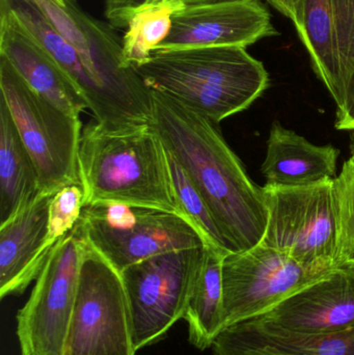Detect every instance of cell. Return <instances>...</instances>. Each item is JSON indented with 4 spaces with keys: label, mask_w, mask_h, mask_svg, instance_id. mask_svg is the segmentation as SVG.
Here are the masks:
<instances>
[{
    "label": "cell",
    "mask_w": 354,
    "mask_h": 355,
    "mask_svg": "<svg viewBox=\"0 0 354 355\" xmlns=\"http://www.w3.org/2000/svg\"><path fill=\"white\" fill-rule=\"evenodd\" d=\"M151 93L152 127L205 198L231 252L259 245L268 221L262 187L251 181L218 123L163 94Z\"/></svg>",
    "instance_id": "cell-1"
},
{
    "label": "cell",
    "mask_w": 354,
    "mask_h": 355,
    "mask_svg": "<svg viewBox=\"0 0 354 355\" xmlns=\"http://www.w3.org/2000/svg\"><path fill=\"white\" fill-rule=\"evenodd\" d=\"M33 1L76 50L78 64L70 80L96 122L109 130L151 124V91L125 62L122 40L114 27L87 14L75 0L64 6L53 0Z\"/></svg>",
    "instance_id": "cell-2"
},
{
    "label": "cell",
    "mask_w": 354,
    "mask_h": 355,
    "mask_svg": "<svg viewBox=\"0 0 354 355\" xmlns=\"http://www.w3.org/2000/svg\"><path fill=\"white\" fill-rule=\"evenodd\" d=\"M78 168L85 206L122 202L181 215L168 151L151 124L109 130L89 123L81 135Z\"/></svg>",
    "instance_id": "cell-3"
},
{
    "label": "cell",
    "mask_w": 354,
    "mask_h": 355,
    "mask_svg": "<svg viewBox=\"0 0 354 355\" xmlns=\"http://www.w3.org/2000/svg\"><path fill=\"white\" fill-rule=\"evenodd\" d=\"M132 67L148 89L218 124L247 110L269 87L263 62L236 46L155 50Z\"/></svg>",
    "instance_id": "cell-4"
},
{
    "label": "cell",
    "mask_w": 354,
    "mask_h": 355,
    "mask_svg": "<svg viewBox=\"0 0 354 355\" xmlns=\"http://www.w3.org/2000/svg\"><path fill=\"white\" fill-rule=\"evenodd\" d=\"M0 91L39 175V191L52 196L62 188L80 185V118L33 91L0 56Z\"/></svg>",
    "instance_id": "cell-5"
},
{
    "label": "cell",
    "mask_w": 354,
    "mask_h": 355,
    "mask_svg": "<svg viewBox=\"0 0 354 355\" xmlns=\"http://www.w3.org/2000/svg\"><path fill=\"white\" fill-rule=\"evenodd\" d=\"M75 231L120 273L157 254L205 246L181 215L122 202L85 206Z\"/></svg>",
    "instance_id": "cell-6"
},
{
    "label": "cell",
    "mask_w": 354,
    "mask_h": 355,
    "mask_svg": "<svg viewBox=\"0 0 354 355\" xmlns=\"http://www.w3.org/2000/svg\"><path fill=\"white\" fill-rule=\"evenodd\" d=\"M268 209L261 244L280 250L309 270L336 268L338 214L334 179L299 187H262Z\"/></svg>",
    "instance_id": "cell-7"
},
{
    "label": "cell",
    "mask_w": 354,
    "mask_h": 355,
    "mask_svg": "<svg viewBox=\"0 0 354 355\" xmlns=\"http://www.w3.org/2000/svg\"><path fill=\"white\" fill-rule=\"evenodd\" d=\"M135 352L121 273L85 241L76 302L62 355Z\"/></svg>",
    "instance_id": "cell-8"
},
{
    "label": "cell",
    "mask_w": 354,
    "mask_h": 355,
    "mask_svg": "<svg viewBox=\"0 0 354 355\" xmlns=\"http://www.w3.org/2000/svg\"><path fill=\"white\" fill-rule=\"evenodd\" d=\"M204 248L164 252L121 272L136 352L159 341L183 318Z\"/></svg>",
    "instance_id": "cell-9"
},
{
    "label": "cell",
    "mask_w": 354,
    "mask_h": 355,
    "mask_svg": "<svg viewBox=\"0 0 354 355\" xmlns=\"http://www.w3.org/2000/svg\"><path fill=\"white\" fill-rule=\"evenodd\" d=\"M83 246L74 229L52 248L28 300L17 314L21 354H62L78 292Z\"/></svg>",
    "instance_id": "cell-10"
},
{
    "label": "cell",
    "mask_w": 354,
    "mask_h": 355,
    "mask_svg": "<svg viewBox=\"0 0 354 355\" xmlns=\"http://www.w3.org/2000/svg\"><path fill=\"white\" fill-rule=\"evenodd\" d=\"M326 275L261 243L229 252L222 261V331L266 314Z\"/></svg>",
    "instance_id": "cell-11"
},
{
    "label": "cell",
    "mask_w": 354,
    "mask_h": 355,
    "mask_svg": "<svg viewBox=\"0 0 354 355\" xmlns=\"http://www.w3.org/2000/svg\"><path fill=\"white\" fill-rule=\"evenodd\" d=\"M278 35L260 0H227L174 12L170 35L156 50L245 47Z\"/></svg>",
    "instance_id": "cell-12"
},
{
    "label": "cell",
    "mask_w": 354,
    "mask_h": 355,
    "mask_svg": "<svg viewBox=\"0 0 354 355\" xmlns=\"http://www.w3.org/2000/svg\"><path fill=\"white\" fill-rule=\"evenodd\" d=\"M299 37L340 107L354 76V0H306Z\"/></svg>",
    "instance_id": "cell-13"
},
{
    "label": "cell",
    "mask_w": 354,
    "mask_h": 355,
    "mask_svg": "<svg viewBox=\"0 0 354 355\" xmlns=\"http://www.w3.org/2000/svg\"><path fill=\"white\" fill-rule=\"evenodd\" d=\"M257 318L301 335L354 329V270L334 269Z\"/></svg>",
    "instance_id": "cell-14"
},
{
    "label": "cell",
    "mask_w": 354,
    "mask_h": 355,
    "mask_svg": "<svg viewBox=\"0 0 354 355\" xmlns=\"http://www.w3.org/2000/svg\"><path fill=\"white\" fill-rule=\"evenodd\" d=\"M50 200L39 192L0 225V297L22 293L39 277L55 246L48 242Z\"/></svg>",
    "instance_id": "cell-15"
},
{
    "label": "cell",
    "mask_w": 354,
    "mask_h": 355,
    "mask_svg": "<svg viewBox=\"0 0 354 355\" xmlns=\"http://www.w3.org/2000/svg\"><path fill=\"white\" fill-rule=\"evenodd\" d=\"M0 56L39 96L72 116L87 106L78 89L43 46L0 3Z\"/></svg>",
    "instance_id": "cell-16"
},
{
    "label": "cell",
    "mask_w": 354,
    "mask_h": 355,
    "mask_svg": "<svg viewBox=\"0 0 354 355\" xmlns=\"http://www.w3.org/2000/svg\"><path fill=\"white\" fill-rule=\"evenodd\" d=\"M212 347L215 355H354V329L301 335L254 318L224 329Z\"/></svg>",
    "instance_id": "cell-17"
},
{
    "label": "cell",
    "mask_w": 354,
    "mask_h": 355,
    "mask_svg": "<svg viewBox=\"0 0 354 355\" xmlns=\"http://www.w3.org/2000/svg\"><path fill=\"white\" fill-rule=\"evenodd\" d=\"M340 150L316 146L307 139L274 122L270 128L266 157L261 172L266 184L299 187L335 179Z\"/></svg>",
    "instance_id": "cell-18"
},
{
    "label": "cell",
    "mask_w": 354,
    "mask_h": 355,
    "mask_svg": "<svg viewBox=\"0 0 354 355\" xmlns=\"http://www.w3.org/2000/svg\"><path fill=\"white\" fill-rule=\"evenodd\" d=\"M39 175L10 110L0 99V225L39 194Z\"/></svg>",
    "instance_id": "cell-19"
},
{
    "label": "cell",
    "mask_w": 354,
    "mask_h": 355,
    "mask_svg": "<svg viewBox=\"0 0 354 355\" xmlns=\"http://www.w3.org/2000/svg\"><path fill=\"white\" fill-rule=\"evenodd\" d=\"M226 252L205 246L183 319L189 341L200 350L212 347L222 329V261Z\"/></svg>",
    "instance_id": "cell-20"
},
{
    "label": "cell",
    "mask_w": 354,
    "mask_h": 355,
    "mask_svg": "<svg viewBox=\"0 0 354 355\" xmlns=\"http://www.w3.org/2000/svg\"><path fill=\"white\" fill-rule=\"evenodd\" d=\"M185 8L180 0H147L125 12L118 28H126L123 58L128 66L147 60L170 35L172 15Z\"/></svg>",
    "instance_id": "cell-21"
},
{
    "label": "cell",
    "mask_w": 354,
    "mask_h": 355,
    "mask_svg": "<svg viewBox=\"0 0 354 355\" xmlns=\"http://www.w3.org/2000/svg\"><path fill=\"white\" fill-rule=\"evenodd\" d=\"M168 157L175 196L181 216L187 219L197 230L205 246H210L229 254L231 252L230 246L216 223L205 198L195 187L184 168L168 151Z\"/></svg>",
    "instance_id": "cell-22"
},
{
    "label": "cell",
    "mask_w": 354,
    "mask_h": 355,
    "mask_svg": "<svg viewBox=\"0 0 354 355\" xmlns=\"http://www.w3.org/2000/svg\"><path fill=\"white\" fill-rule=\"evenodd\" d=\"M349 153L340 174L334 179L338 214L336 268L354 270V132Z\"/></svg>",
    "instance_id": "cell-23"
},
{
    "label": "cell",
    "mask_w": 354,
    "mask_h": 355,
    "mask_svg": "<svg viewBox=\"0 0 354 355\" xmlns=\"http://www.w3.org/2000/svg\"><path fill=\"white\" fill-rule=\"evenodd\" d=\"M85 206L81 185L66 186L51 196L48 213V242L51 245H56L75 229Z\"/></svg>",
    "instance_id": "cell-24"
},
{
    "label": "cell",
    "mask_w": 354,
    "mask_h": 355,
    "mask_svg": "<svg viewBox=\"0 0 354 355\" xmlns=\"http://www.w3.org/2000/svg\"><path fill=\"white\" fill-rule=\"evenodd\" d=\"M104 16L109 22L110 26L118 28V22L125 12L141 6L147 0H103ZM185 6H201V4L213 3V2L227 1V0H180Z\"/></svg>",
    "instance_id": "cell-25"
},
{
    "label": "cell",
    "mask_w": 354,
    "mask_h": 355,
    "mask_svg": "<svg viewBox=\"0 0 354 355\" xmlns=\"http://www.w3.org/2000/svg\"><path fill=\"white\" fill-rule=\"evenodd\" d=\"M265 1L292 22L297 29V35L301 33L306 0H265Z\"/></svg>",
    "instance_id": "cell-26"
},
{
    "label": "cell",
    "mask_w": 354,
    "mask_h": 355,
    "mask_svg": "<svg viewBox=\"0 0 354 355\" xmlns=\"http://www.w3.org/2000/svg\"><path fill=\"white\" fill-rule=\"evenodd\" d=\"M335 127L338 130L354 131V76L349 83L342 105L338 107Z\"/></svg>",
    "instance_id": "cell-27"
},
{
    "label": "cell",
    "mask_w": 354,
    "mask_h": 355,
    "mask_svg": "<svg viewBox=\"0 0 354 355\" xmlns=\"http://www.w3.org/2000/svg\"><path fill=\"white\" fill-rule=\"evenodd\" d=\"M53 1L57 2V3L62 4V6H64L66 0H53Z\"/></svg>",
    "instance_id": "cell-28"
}]
</instances>
